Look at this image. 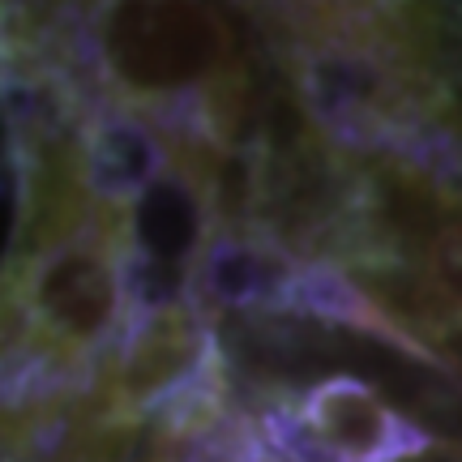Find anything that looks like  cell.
<instances>
[{"instance_id":"1","label":"cell","mask_w":462,"mask_h":462,"mask_svg":"<svg viewBox=\"0 0 462 462\" xmlns=\"http://www.w3.org/2000/svg\"><path fill=\"white\" fill-rule=\"evenodd\" d=\"M291 407L330 462H415L437 449L424 424L390 407L360 377H321Z\"/></svg>"},{"instance_id":"2","label":"cell","mask_w":462,"mask_h":462,"mask_svg":"<svg viewBox=\"0 0 462 462\" xmlns=\"http://www.w3.org/2000/svg\"><path fill=\"white\" fill-rule=\"evenodd\" d=\"M296 257L282 253L262 231H215L201 248L189 296L218 321V313L236 317H279L291 287Z\"/></svg>"},{"instance_id":"3","label":"cell","mask_w":462,"mask_h":462,"mask_svg":"<svg viewBox=\"0 0 462 462\" xmlns=\"http://www.w3.org/2000/svg\"><path fill=\"white\" fill-rule=\"evenodd\" d=\"M420 265H424V274L432 279V287L462 313V201H458V210H454V218H449V227L432 240V248L424 253Z\"/></svg>"},{"instance_id":"4","label":"cell","mask_w":462,"mask_h":462,"mask_svg":"<svg viewBox=\"0 0 462 462\" xmlns=\"http://www.w3.org/2000/svg\"><path fill=\"white\" fill-rule=\"evenodd\" d=\"M231 462H274L270 454H253V458H231Z\"/></svg>"}]
</instances>
